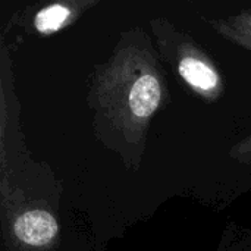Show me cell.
Instances as JSON below:
<instances>
[{
  "label": "cell",
  "mask_w": 251,
  "mask_h": 251,
  "mask_svg": "<svg viewBox=\"0 0 251 251\" xmlns=\"http://www.w3.org/2000/svg\"><path fill=\"white\" fill-rule=\"evenodd\" d=\"M166 94L159 57L146 34L134 29L124 34L106 63L96 66L88 101L107 129L140 146Z\"/></svg>",
  "instance_id": "obj_1"
},
{
  "label": "cell",
  "mask_w": 251,
  "mask_h": 251,
  "mask_svg": "<svg viewBox=\"0 0 251 251\" xmlns=\"http://www.w3.org/2000/svg\"><path fill=\"white\" fill-rule=\"evenodd\" d=\"M151 29L163 57L193 94L213 103L225 93V82L212 57L190 35L179 32L163 18L153 19Z\"/></svg>",
  "instance_id": "obj_2"
},
{
  "label": "cell",
  "mask_w": 251,
  "mask_h": 251,
  "mask_svg": "<svg viewBox=\"0 0 251 251\" xmlns=\"http://www.w3.org/2000/svg\"><path fill=\"white\" fill-rule=\"evenodd\" d=\"M13 235L25 246L47 247L51 246L59 235V222L47 210H26L15 219Z\"/></svg>",
  "instance_id": "obj_3"
},
{
  "label": "cell",
  "mask_w": 251,
  "mask_h": 251,
  "mask_svg": "<svg viewBox=\"0 0 251 251\" xmlns=\"http://www.w3.org/2000/svg\"><path fill=\"white\" fill-rule=\"evenodd\" d=\"M93 1H60L44 6L37 10L32 25L41 35H51L69 24H72L87 7L93 6Z\"/></svg>",
  "instance_id": "obj_4"
},
{
  "label": "cell",
  "mask_w": 251,
  "mask_h": 251,
  "mask_svg": "<svg viewBox=\"0 0 251 251\" xmlns=\"http://www.w3.org/2000/svg\"><path fill=\"white\" fill-rule=\"evenodd\" d=\"M210 26L225 40L251 51V9L228 18L209 21Z\"/></svg>",
  "instance_id": "obj_5"
},
{
  "label": "cell",
  "mask_w": 251,
  "mask_h": 251,
  "mask_svg": "<svg viewBox=\"0 0 251 251\" xmlns=\"http://www.w3.org/2000/svg\"><path fill=\"white\" fill-rule=\"evenodd\" d=\"M229 157L241 165H251V134L229 150Z\"/></svg>",
  "instance_id": "obj_6"
}]
</instances>
